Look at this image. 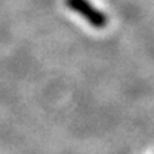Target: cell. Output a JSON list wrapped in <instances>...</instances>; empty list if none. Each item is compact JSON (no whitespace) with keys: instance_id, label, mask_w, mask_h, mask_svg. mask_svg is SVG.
Listing matches in <instances>:
<instances>
[{"instance_id":"6da1fadb","label":"cell","mask_w":154,"mask_h":154,"mask_svg":"<svg viewBox=\"0 0 154 154\" xmlns=\"http://www.w3.org/2000/svg\"><path fill=\"white\" fill-rule=\"evenodd\" d=\"M67 5L76 13L88 19V22L95 27H103L105 25V17L93 8L86 0H67Z\"/></svg>"}]
</instances>
